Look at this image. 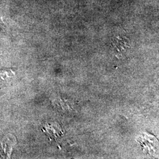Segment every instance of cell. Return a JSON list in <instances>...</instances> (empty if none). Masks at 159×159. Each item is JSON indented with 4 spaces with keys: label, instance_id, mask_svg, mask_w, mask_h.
Instances as JSON below:
<instances>
[{
    "label": "cell",
    "instance_id": "6da1fadb",
    "mask_svg": "<svg viewBox=\"0 0 159 159\" xmlns=\"http://www.w3.org/2000/svg\"><path fill=\"white\" fill-rule=\"evenodd\" d=\"M14 75V73L11 69L6 70L0 72V80L9 79Z\"/></svg>",
    "mask_w": 159,
    "mask_h": 159
}]
</instances>
